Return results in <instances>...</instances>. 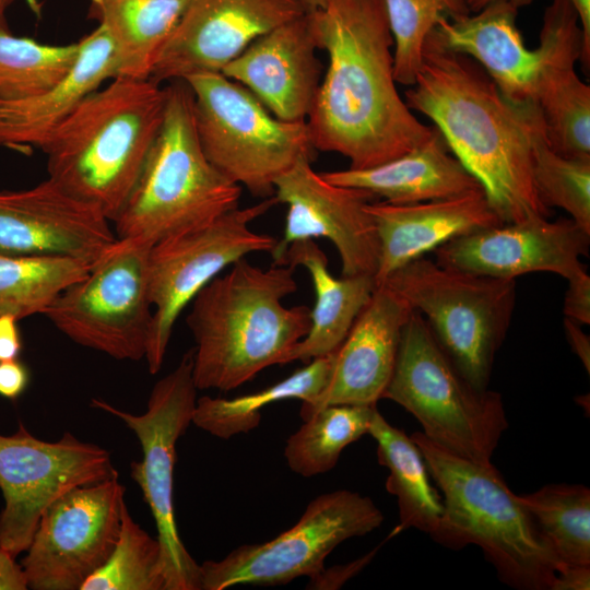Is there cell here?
I'll list each match as a JSON object with an SVG mask.
<instances>
[{
    "mask_svg": "<svg viewBox=\"0 0 590 590\" xmlns=\"http://www.w3.org/2000/svg\"><path fill=\"white\" fill-rule=\"evenodd\" d=\"M166 88L164 119L142 172L114 220L118 239L155 244L203 226L238 208L241 187L206 158L193 115V96L182 80Z\"/></svg>",
    "mask_w": 590,
    "mask_h": 590,
    "instance_id": "obj_6",
    "label": "cell"
},
{
    "mask_svg": "<svg viewBox=\"0 0 590 590\" xmlns=\"http://www.w3.org/2000/svg\"><path fill=\"white\" fill-rule=\"evenodd\" d=\"M539 46L543 50L535 104L550 148L566 157L590 160V86L576 73L582 33L568 0L544 10Z\"/></svg>",
    "mask_w": 590,
    "mask_h": 590,
    "instance_id": "obj_21",
    "label": "cell"
},
{
    "mask_svg": "<svg viewBox=\"0 0 590 590\" xmlns=\"http://www.w3.org/2000/svg\"><path fill=\"white\" fill-rule=\"evenodd\" d=\"M116 476L105 448L69 432L57 441H44L20 422L13 435H0V546L14 556L25 552L55 500L75 487Z\"/></svg>",
    "mask_w": 590,
    "mask_h": 590,
    "instance_id": "obj_14",
    "label": "cell"
},
{
    "mask_svg": "<svg viewBox=\"0 0 590 590\" xmlns=\"http://www.w3.org/2000/svg\"><path fill=\"white\" fill-rule=\"evenodd\" d=\"M366 210L380 244L376 285L452 238L504 224L484 190L412 204L371 201Z\"/></svg>",
    "mask_w": 590,
    "mask_h": 590,
    "instance_id": "obj_23",
    "label": "cell"
},
{
    "mask_svg": "<svg viewBox=\"0 0 590 590\" xmlns=\"http://www.w3.org/2000/svg\"><path fill=\"white\" fill-rule=\"evenodd\" d=\"M17 321L13 316L0 317V362L16 359L22 352L23 344Z\"/></svg>",
    "mask_w": 590,
    "mask_h": 590,
    "instance_id": "obj_41",
    "label": "cell"
},
{
    "mask_svg": "<svg viewBox=\"0 0 590 590\" xmlns=\"http://www.w3.org/2000/svg\"><path fill=\"white\" fill-rule=\"evenodd\" d=\"M412 311L393 290L377 284L335 351L326 388L302 403L303 421L332 404L376 405L391 378L401 332Z\"/></svg>",
    "mask_w": 590,
    "mask_h": 590,
    "instance_id": "obj_20",
    "label": "cell"
},
{
    "mask_svg": "<svg viewBox=\"0 0 590 590\" xmlns=\"http://www.w3.org/2000/svg\"><path fill=\"white\" fill-rule=\"evenodd\" d=\"M471 13L477 12L488 3L495 0H465ZM517 7L518 9L522 7L530 5L534 0H506Z\"/></svg>",
    "mask_w": 590,
    "mask_h": 590,
    "instance_id": "obj_46",
    "label": "cell"
},
{
    "mask_svg": "<svg viewBox=\"0 0 590 590\" xmlns=\"http://www.w3.org/2000/svg\"><path fill=\"white\" fill-rule=\"evenodd\" d=\"M79 45L73 68L57 85L33 97L0 101V145L42 149L87 95L115 79L113 44L102 26L81 38Z\"/></svg>",
    "mask_w": 590,
    "mask_h": 590,
    "instance_id": "obj_25",
    "label": "cell"
},
{
    "mask_svg": "<svg viewBox=\"0 0 590 590\" xmlns=\"http://www.w3.org/2000/svg\"><path fill=\"white\" fill-rule=\"evenodd\" d=\"M166 88L115 78L87 95L42 146L48 177L111 223L128 200L161 129Z\"/></svg>",
    "mask_w": 590,
    "mask_h": 590,
    "instance_id": "obj_4",
    "label": "cell"
},
{
    "mask_svg": "<svg viewBox=\"0 0 590 590\" xmlns=\"http://www.w3.org/2000/svg\"><path fill=\"white\" fill-rule=\"evenodd\" d=\"M576 11L581 33H582V49L580 61L583 67L589 69L590 66V0H568Z\"/></svg>",
    "mask_w": 590,
    "mask_h": 590,
    "instance_id": "obj_45",
    "label": "cell"
},
{
    "mask_svg": "<svg viewBox=\"0 0 590 590\" xmlns=\"http://www.w3.org/2000/svg\"><path fill=\"white\" fill-rule=\"evenodd\" d=\"M79 42L47 45L0 31V101L36 96L62 81L73 68Z\"/></svg>",
    "mask_w": 590,
    "mask_h": 590,
    "instance_id": "obj_34",
    "label": "cell"
},
{
    "mask_svg": "<svg viewBox=\"0 0 590 590\" xmlns=\"http://www.w3.org/2000/svg\"><path fill=\"white\" fill-rule=\"evenodd\" d=\"M590 234L570 217L530 219L480 229L448 240L434 251L447 268L516 280L531 272H552L569 280L585 271Z\"/></svg>",
    "mask_w": 590,
    "mask_h": 590,
    "instance_id": "obj_18",
    "label": "cell"
},
{
    "mask_svg": "<svg viewBox=\"0 0 590 590\" xmlns=\"http://www.w3.org/2000/svg\"><path fill=\"white\" fill-rule=\"evenodd\" d=\"M376 405L332 404L304 420L284 447L288 468L305 477L332 470L349 445L368 434Z\"/></svg>",
    "mask_w": 590,
    "mask_h": 590,
    "instance_id": "obj_31",
    "label": "cell"
},
{
    "mask_svg": "<svg viewBox=\"0 0 590 590\" xmlns=\"http://www.w3.org/2000/svg\"><path fill=\"white\" fill-rule=\"evenodd\" d=\"M30 384V370L26 365L16 359L0 362V396L16 400Z\"/></svg>",
    "mask_w": 590,
    "mask_h": 590,
    "instance_id": "obj_40",
    "label": "cell"
},
{
    "mask_svg": "<svg viewBox=\"0 0 590 590\" xmlns=\"http://www.w3.org/2000/svg\"><path fill=\"white\" fill-rule=\"evenodd\" d=\"M152 246L117 238L43 315L79 345L119 361L145 358L153 319L148 271Z\"/></svg>",
    "mask_w": 590,
    "mask_h": 590,
    "instance_id": "obj_11",
    "label": "cell"
},
{
    "mask_svg": "<svg viewBox=\"0 0 590 590\" xmlns=\"http://www.w3.org/2000/svg\"><path fill=\"white\" fill-rule=\"evenodd\" d=\"M335 351L310 361L260 391L233 399L197 398L192 424L214 437L228 439L255 429L260 424L261 410L269 404L287 399H298L302 403L312 401L330 379Z\"/></svg>",
    "mask_w": 590,
    "mask_h": 590,
    "instance_id": "obj_30",
    "label": "cell"
},
{
    "mask_svg": "<svg viewBox=\"0 0 590 590\" xmlns=\"http://www.w3.org/2000/svg\"><path fill=\"white\" fill-rule=\"evenodd\" d=\"M418 311L461 375L486 390L516 306V280L438 264L420 257L384 282Z\"/></svg>",
    "mask_w": 590,
    "mask_h": 590,
    "instance_id": "obj_8",
    "label": "cell"
},
{
    "mask_svg": "<svg viewBox=\"0 0 590 590\" xmlns=\"http://www.w3.org/2000/svg\"><path fill=\"white\" fill-rule=\"evenodd\" d=\"M193 96L197 134L210 163L231 181L262 199L275 180L314 146L306 121L276 118L245 86L221 72L184 80Z\"/></svg>",
    "mask_w": 590,
    "mask_h": 590,
    "instance_id": "obj_9",
    "label": "cell"
},
{
    "mask_svg": "<svg viewBox=\"0 0 590 590\" xmlns=\"http://www.w3.org/2000/svg\"><path fill=\"white\" fill-rule=\"evenodd\" d=\"M307 15L328 55L306 119L314 149L365 169L425 143L436 128L422 123L397 90L385 0H326Z\"/></svg>",
    "mask_w": 590,
    "mask_h": 590,
    "instance_id": "obj_1",
    "label": "cell"
},
{
    "mask_svg": "<svg viewBox=\"0 0 590 590\" xmlns=\"http://www.w3.org/2000/svg\"><path fill=\"white\" fill-rule=\"evenodd\" d=\"M518 10L506 0H495L477 12L440 19L432 34L444 48L474 59L505 97L535 104L543 50L526 46L517 26Z\"/></svg>",
    "mask_w": 590,
    "mask_h": 590,
    "instance_id": "obj_24",
    "label": "cell"
},
{
    "mask_svg": "<svg viewBox=\"0 0 590 590\" xmlns=\"http://www.w3.org/2000/svg\"><path fill=\"white\" fill-rule=\"evenodd\" d=\"M306 12L299 0H191L150 80L161 84L221 72L253 40Z\"/></svg>",
    "mask_w": 590,
    "mask_h": 590,
    "instance_id": "obj_17",
    "label": "cell"
},
{
    "mask_svg": "<svg viewBox=\"0 0 590 590\" xmlns=\"http://www.w3.org/2000/svg\"><path fill=\"white\" fill-rule=\"evenodd\" d=\"M582 324L565 318L564 320V330L567 338V341L573 350V352L578 356V358L583 364L587 371H590V338L582 330Z\"/></svg>",
    "mask_w": 590,
    "mask_h": 590,
    "instance_id": "obj_44",
    "label": "cell"
},
{
    "mask_svg": "<svg viewBox=\"0 0 590 590\" xmlns=\"http://www.w3.org/2000/svg\"><path fill=\"white\" fill-rule=\"evenodd\" d=\"M382 399L411 413L423 434L456 456L491 459L508 428L498 392L479 390L457 369L424 317L413 310L404 324L394 368Z\"/></svg>",
    "mask_w": 590,
    "mask_h": 590,
    "instance_id": "obj_7",
    "label": "cell"
},
{
    "mask_svg": "<svg viewBox=\"0 0 590 590\" xmlns=\"http://www.w3.org/2000/svg\"><path fill=\"white\" fill-rule=\"evenodd\" d=\"M384 515L367 496L349 489L321 494L309 502L299 520L276 538L243 544L219 560L200 564L202 590L235 586L272 587L314 577L342 542L381 526Z\"/></svg>",
    "mask_w": 590,
    "mask_h": 590,
    "instance_id": "obj_13",
    "label": "cell"
},
{
    "mask_svg": "<svg viewBox=\"0 0 590 590\" xmlns=\"http://www.w3.org/2000/svg\"><path fill=\"white\" fill-rule=\"evenodd\" d=\"M274 196L233 209L214 221L155 243L149 255V293L153 306L145 359L151 374L164 363L174 326L196 295L237 260L272 252L276 239L250 224L278 204Z\"/></svg>",
    "mask_w": 590,
    "mask_h": 590,
    "instance_id": "obj_12",
    "label": "cell"
},
{
    "mask_svg": "<svg viewBox=\"0 0 590 590\" xmlns=\"http://www.w3.org/2000/svg\"><path fill=\"white\" fill-rule=\"evenodd\" d=\"M564 565H590V489L581 484H547L518 495Z\"/></svg>",
    "mask_w": 590,
    "mask_h": 590,
    "instance_id": "obj_33",
    "label": "cell"
},
{
    "mask_svg": "<svg viewBox=\"0 0 590 590\" xmlns=\"http://www.w3.org/2000/svg\"><path fill=\"white\" fill-rule=\"evenodd\" d=\"M321 175L332 184L366 190L392 204L441 200L484 190L450 152L437 128L425 143L394 160L365 169L347 168Z\"/></svg>",
    "mask_w": 590,
    "mask_h": 590,
    "instance_id": "obj_26",
    "label": "cell"
},
{
    "mask_svg": "<svg viewBox=\"0 0 590 590\" xmlns=\"http://www.w3.org/2000/svg\"><path fill=\"white\" fill-rule=\"evenodd\" d=\"M307 12L317 10L324 5L326 0H299Z\"/></svg>",
    "mask_w": 590,
    "mask_h": 590,
    "instance_id": "obj_47",
    "label": "cell"
},
{
    "mask_svg": "<svg viewBox=\"0 0 590 590\" xmlns=\"http://www.w3.org/2000/svg\"><path fill=\"white\" fill-rule=\"evenodd\" d=\"M393 37L396 82L412 86L422 62L424 43L440 19L470 14L465 0H385Z\"/></svg>",
    "mask_w": 590,
    "mask_h": 590,
    "instance_id": "obj_36",
    "label": "cell"
},
{
    "mask_svg": "<svg viewBox=\"0 0 590 590\" xmlns=\"http://www.w3.org/2000/svg\"><path fill=\"white\" fill-rule=\"evenodd\" d=\"M110 221L51 178L0 191V255L61 256L95 263L117 241Z\"/></svg>",
    "mask_w": 590,
    "mask_h": 590,
    "instance_id": "obj_19",
    "label": "cell"
},
{
    "mask_svg": "<svg viewBox=\"0 0 590 590\" xmlns=\"http://www.w3.org/2000/svg\"><path fill=\"white\" fill-rule=\"evenodd\" d=\"M317 49L306 12L253 40L221 73L276 118L306 121L322 79Z\"/></svg>",
    "mask_w": 590,
    "mask_h": 590,
    "instance_id": "obj_22",
    "label": "cell"
},
{
    "mask_svg": "<svg viewBox=\"0 0 590 590\" xmlns=\"http://www.w3.org/2000/svg\"><path fill=\"white\" fill-rule=\"evenodd\" d=\"M410 437L442 498L433 540L455 551L479 546L498 579L514 589L552 590L565 565L499 471L441 449L422 432Z\"/></svg>",
    "mask_w": 590,
    "mask_h": 590,
    "instance_id": "obj_5",
    "label": "cell"
},
{
    "mask_svg": "<svg viewBox=\"0 0 590 590\" xmlns=\"http://www.w3.org/2000/svg\"><path fill=\"white\" fill-rule=\"evenodd\" d=\"M278 266L304 267L310 275L316 296L310 310V328L295 346L292 362L307 364L334 352L369 300L376 287L374 276H333L328 269L326 253L312 239L291 244Z\"/></svg>",
    "mask_w": 590,
    "mask_h": 590,
    "instance_id": "obj_27",
    "label": "cell"
},
{
    "mask_svg": "<svg viewBox=\"0 0 590 590\" xmlns=\"http://www.w3.org/2000/svg\"><path fill=\"white\" fill-rule=\"evenodd\" d=\"M125 489L116 476L75 487L48 506L21 562L28 588L81 590L118 541Z\"/></svg>",
    "mask_w": 590,
    "mask_h": 590,
    "instance_id": "obj_15",
    "label": "cell"
},
{
    "mask_svg": "<svg viewBox=\"0 0 590 590\" xmlns=\"http://www.w3.org/2000/svg\"><path fill=\"white\" fill-rule=\"evenodd\" d=\"M14 0H0V21L7 23L5 11Z\"/></svg>",
    "mask_w": 590,
    "mask_h": 590,
    "instance_id": "obj_48",
    "label": "cell"
},
{
    "mask_svg": "<svg viewBox=\"0 0 590 590\" xmlns=\"http://www.w3.org/2000/svg\"><path fill=\"white\" fill-rule=\"evenodd\" d=\"M81 590H165L161 545L122 509L118 541Z\"/></svg>",
    "mask_w": 590,
    "mask_h": 590,
    "instance_id": "obj_35",
    "label": "cell"
},
{
    "mask_svg": "<svg viewBox=\"0 0 590 590\" xmlns=\"http://www.w3.org/2000/svg\"><path fill=\"white\" fill-rule=\"evenodd\" d=\"M310 163V158H300L275 180L273 196L287 205V213L283 236L271 252L273 264L291 244L323 237L334 245L343 276H375L380 244L366 206L376 197L328 181Z\"/></svg>",
    "mask_w": 590,
    "mask_h": 590,
    "instance_id": "obj_16",
    "label": "cell"
},
{
    "mask_svg": "<svg viewBox=\"0 0 590 590\" xmlns=\"http://www.w3.org/2000/svg\"><path fill=\"white\" fill-rule=\"evenodd\" d=\"M379 546L368 554L353 562L343 565L323 568L319 574L309 578L307 589L312 590H334L341 588L347 580L356 576L365 566L369 564Z\"/></svg>",
    "mask_w": 590,
    "mask_h": 590,
    "instance_id": "obj_39",
    "label": "cell"
},
{
    "mask_svg": "<svg viewBox=\"0 0 590 590\" xmlns=\"http://www.w3.org/2000/svg\"><path fill=\"white\" fill-rule=\"evenodd\" d=\"M227 269L196 295L186 317L198 390L229 391L268 367L291 363L310 328L307 306L283 305L297 290L294 268L262 269L245 257Z\"/></svg>",
    "mask_w": 590,
    "mask_h": 590,
    "instance_id": "obj_3",
    "label": "cell"
},
{
    "mask_svg": "<svg viewBox=\"0 0 590 590\" xmlns=\"http://www.w3.org/2000/svg\"><path fill=\"white\" fill-rule=\"evenodd\" d=\"M0 31H9L8 24L4 23V22H2V21H0Z\"/></svg>",
    "mask_w": 590,
    "mask_h": 590,
    "instance_id": "obj_49",
    "label": "cell"
},
{
    "mask_svg": "<svg viewBox=\"0 0 590 590\" xmlns=\"http://www.w3.org/2000/svg\"><path fill=\"white\" fill-rule=\"evenodd\" d=\"M532 176L542 203L563 209L590 234V160L554 152L543 134L533 148Z\"/></svg>",
    "mask_w": 590,
    "mask_h": 590,
    "instance_id": "obj_37",
    "label": "cell"
},
{
    "mask_svg": "<svg viewBox=\"0 0 590 590\" xmlns=\"http://www.w3.org/2000/svg\"><path fill=\"white\" fill-rule=\"evenodd\" d=\"M197 390L191 349L153 386L143 414L122 411L99 399L91 403L122 421L140 441L142 460L131 463V476L155 521L165 590H202L201 567L181 541L174 508L176 444L192 423Z\"/></svg>",
    "mask_w": 590,
    "mask_h": 590,
    "instance_id": "obj_10",
    "label": "cell"
},
{
    "mask_svg": "<svg viewBox=\"0 0 590 590\" xmlns=\"http://www.w3.org/2000/svg\"><path fill=\"white\" fill-rule=\"evenodd\" d=\"M93 263L61 256L0 255V317L20 320L44 314L71 283Z\"/></svg>",
    "mask_w": 590,
    "mask_h": 590,
    "instance_id": "obj_32",
    "label": "cell"
},
{
    "mask_svg": "<svg viewBox=\"0 0 590 590\" xmlns=\"http://www.w3.org/2000/svg\"><path fill=\"white\" fill-rule=\"evenodd\" d=\"M405 104L429 118L473 175L504 223L550 219L532 176L533 148L545 134L536 104L514 103L471 57L428 34Z\"/></svg>",
    "mask_w": 590,
    "mask_h": 590,
    "instance_id": "obj_2",
    "label": "cell"
},
{
    "mask_svg": "<svg viewBox=\"0 0 590 590\" xmlns=\"http://www.w3.org/2000/svg\"><path fill=\"white\" fill-rule=\"evenodd\" d=\"M368 435L377 445V459L389 470L387 492L397 497L399 524L388 539L417 529L433 536L444 511L442 498L430 483L423 455L413 439L375 411Z\"/></svg>",
    "mask_w": 590,
    "mask_h": 590,
    "instance_id": "obj_29",
    "label": "cell"
},
{
    "mask_svg": "<svg viewBox=\"0 0 590 590\" xmlns=\"http://www.w3.org/2000/svg\"><path fill=\"white\" fill-rule=\"evenodd\" d=\"M15 556L0 546V590H25L28 582L21 564Z\"/></svg>",
    "mask_w": 590,
    "mask_h": 590,
    "instance_id": "obj_42",
    "label": "cell"
},
{
    "mask_svg": "<svg viewBox=\"0 0 590 590\" xmlns=\"http://www.w3.org/2000/svg\"><path fill=\"white\" fill-rule=\"evenodd\" d=\"M590 565H565L556 575L552 590H589Z\"/></svg>",
    "mask_w": 590,
    "mask_h": 590,
    "instance_id": "obj_43",
    "label": "cell"
},
{
    "mask_svg": "<svg viewBox=\"0 0 590 590\" xmlns=\"http://www.w3.org/2000/svg\"><path fill=\"white\" fill-rule=\"evenodd\" d=\"M564 299L565 318L580 324L590 323V276L587 271L567 280Z\"/></svg>",
    "mask_w": 590,
    "mask_h": 590,
    "instance_id": "obj_38",
    "label": "cell"
},
{
    "mask_svg": "<svg viewBox=\"0 0 590 590\" xmlns=\"http://www.w3.org/2000/svg\"><path fill=\"white\" fill-rule=\"evenodd\" d=\"M191 0H91L88 16L107 33L116 75L150 79L154 61Z\"/></svg>",
    "mask_w": 590,
    "mask_h": 590,
    "instance_id": "obj_28",
    "label": "cell"
}]
</instances>
